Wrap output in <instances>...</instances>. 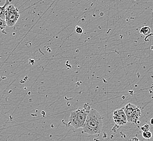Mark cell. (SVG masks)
<instances>
[{"mask_svg":"<svg viewBox=\"0 0 153 141\" xmlns=\"http://www.w3.org/2000/svg\"><path fill=\"white\" fill-rule=\"evenodd\" d=\"M103 126V117L96 109L91 108L85 123L82 126L83 132L88 135L100 134Z\"/></svg>","mask_w":153,"mask_h":141,"instance_id":"1","label":"cell"},{"mask_svg":"<svg viewBox=\"0 0 153 141\" xmlns=\"http://www.w3.org/2000/svg\"><path fill=\"white\" fill-rule=\"evenodd\" d=\"M90 109L91 106L88 103H86L82 108L72 112L69 118V123L76 129L82 128Z\"/></svg>","mask_w":153,"mask_h":141,"instance_id":"2","label":"cell"},{"mask_svg":"<svg viewBox=\"0 0 153 141\" xmlns=\"http://www.w3.org/2000/svg\"><path fill=\"white\" fill-rule=\"evenodd\" d=\"M124 112L127 117V122L136 124L141 115L140 109L134 104L129 103L123 108Z\"/></svg>","mask_w":153,"mask_h":141,"instance_id":"3","label":"cell"},{"mask_svg":"<svg viewBox=\"0 0 153 141\" xmlns=\"http://www.w3.org/2000/svg\"><path fill=\"white\" fill-rule=\"evenodd\" d=\"M20 18L18 8L13 4H9L6 7L4 13V20L7 26L12 27L15 25Z\"/></svg>","mask_w":153,"mask_h":141,"instance_id":"4","label":"cell"},{"mask_svg":"<svg viewBox=\"0 0 153 141\" xmlns=\"http://www.w3.org/2000/svg\"><path fill=\"white\" fill-rule=\"evenodd\" d=\"M113 119L115 124L118 126H123L127 124V117L123 108L117 109L114 111Z\"/></svg>","mask_w":153,"mask_h":141,"instance_id":"5","label":"cell"},{"mask_svg":"<svg viewBox=\"0 0 153 141\" xmlns=\"http://www.w3.org/2000/svg\"><path fill=\"white\" fill-rule=\"evenodd\" d=\"M12 0H6V3L3 6H0V18L4 19V13L6 7L9 5Z\"/></svg>","mask_w":153,"mask_h":141,"instance_id":"6","label":"cell"},{"mask_svg":"<svg viewBox=\"0 0 153 141\" xmlns=\"http://www.w3.org/2000/svg\"><path fill=\"white\" fill-rule=\"evenodd\" d=\"M140 33L144 35H149L152 34L151 29L150 27L148 26H143L142 27L140 30Z\"/></svg>","mask_w":153,"mask_h":141,"instance_id":"7","label":"cell"},{"mask_svg":"<svg viewBox=\"0 0 153 141\" xmlns=\"http://www.w3.org/2000/svg\"><path fill=\"white\" fill-rule=\"evenodd\" d=\"M6 26H7V24L4 19L0 18V32L5 34H7V33L6 32Z\"/></svg>","mask_w":153,"mask_h":141,"instance_id":"8","label":"cell"},{"mask_svg":"<svg viewBox=\"0 0 153 141\" xmlns=\"http://www.w3.org/2000/svg\"><path fill=\"white\" fill-rule=\"evenodd\" d=\"M142 137H143L144 139L149 140V139L152 138V132L149 131H149H143V132H142Z\"/></svg>","mask_w":153,"mask_h":141,"instance_id":"9","label":"cell"},{"mask_svg":"<svg viewBox=\"0 0 153 141\" xmlns=\"http://www.w3.org/2000/svg\"><path fill=\"white\" fill-rule=\"evenodd\" d=\"M149 125L148 124H143L141 126V130L142 131H149Z\"/></svg>","mask_w":153,"mask_h":141,"instance_id":"10","label":"cell"},{"mask_svg":"<svg viewBox=\"0 0 153 141\" xmlns=\"http://www.w3.org/2000/svg\"><path fill=\"white\" fill-rule=\"evenodd\" d=\"M75 31L78 34H82L83 33V30H82V28L78 26L76 27Z\"/></svg>","mask_w":153,"mask_h":141,"instance_id":"11","label":"cell"},{"mask_svg":"<svg viewBox=\"0 0 153 141\" xmlns=\"http://www.w3.org/2000/svg\"><path fill=\"white\" fill-rule=\"evenodd\" d=\"M152 120H153V119L152 118V119H151V122H150V123H151V124H153V123H152Z\"/></svg>","mask_w":153,"mask_h":141,"instance_id":"12","label":"cell"}]
</instances>
